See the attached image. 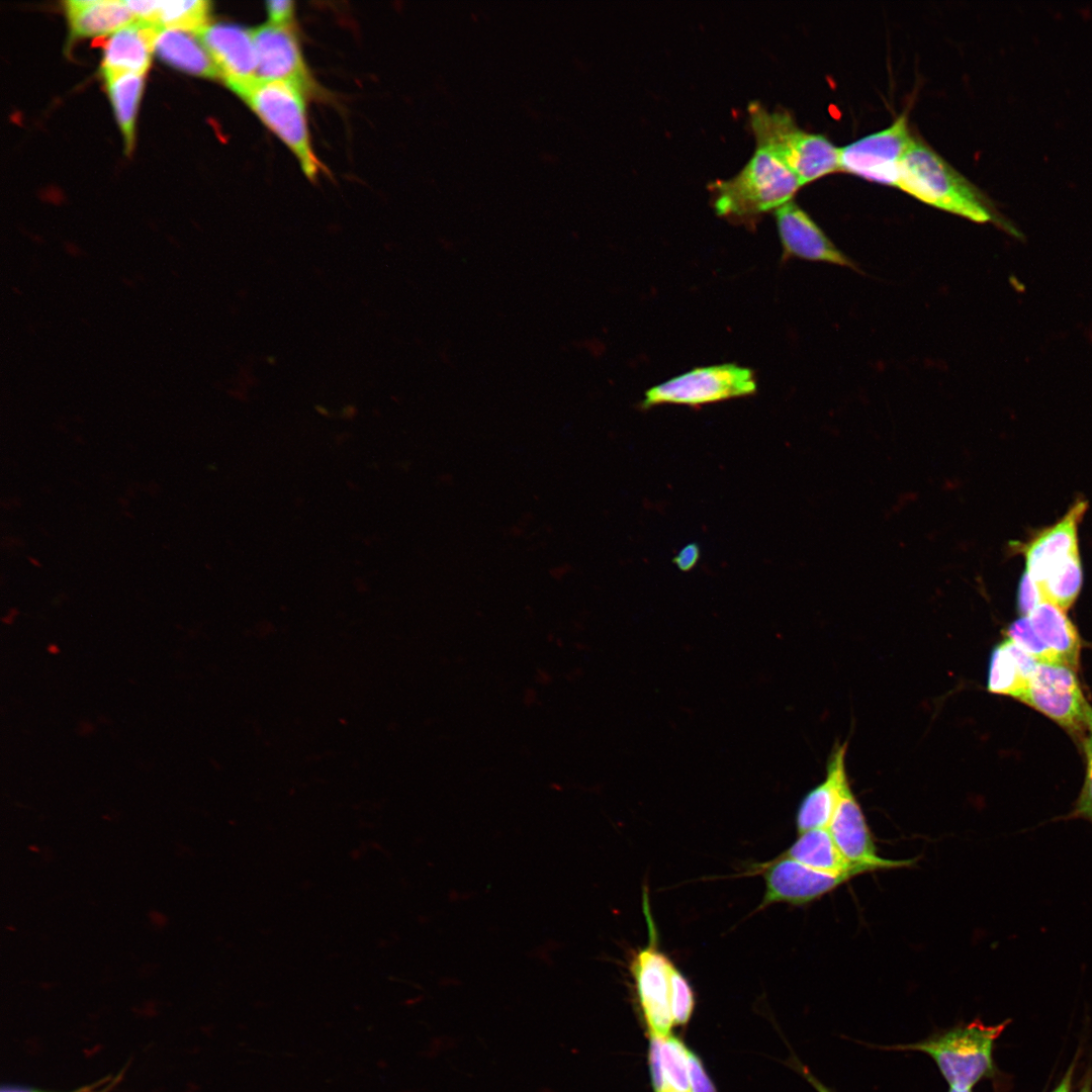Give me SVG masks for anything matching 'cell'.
Wrapping results in <instances>:
<instances>
[{"label": "cell", "instance_id": "obj_1", "mask_svg": "<svg viewBox=\"0 0 1092 1092\" xmlns=\"http://www.w3.org/2000/svg\"><path fill=\"white\" fill-rule=\"evenodd\" d=\"M896 187L941 210L976 222L991 221L1018 239L1022 237L968 180L914 136L901 159Z\"/></svg>", "mask_w": 1092, "mask_h": 1092}, {"label": "cell", "instance_id": "obj_2", "mask_svg": "<svg viewBox=\"0 0 1092 1092\" xmlns=\"http://www.w3.org/2000/svg\"><path fill=\"white\" fill-rule=\"evenodd\" d=\"M748 112L757 148L783 162L802 186L839 170V148L822 134L798 127L787 111H769L753 101Z\"/></svg>", "mask_w": 1092, "mask_h": 1092}, {"label": "cell", "instance_id": "obj_3", "mask_svg": "<svg viewBox=\"0 0 1092 1092\" xmlns=\"http://www.w3.org/2000/svg\"><path fill=\"white\" fill-rule=\"evenodd\" d=\"M1008 1022L986 1025L976 1019L922 1041L883 1049L924 1053L935 1062L949 1087L972 1089L993 1073V1045Z\"/></svg>", "mask_w": 1092, "mask_h": 1092}, {"label": "cell", "instance_id": "obj_4", "mask_svg": "<svg viewBox=\"0 0 1092 1092\" xmlns=\"http://www.w3.org/2000/svg\"><path fill=\"white\" fill-rule=\"evenodd\" d=\"M797 176L771 153L756 148L734 177L713 184L715 209L724 216H748L777 209L801 187Z\"/></svg>", "mask_w": 1092, "mask_h": 1092}, {"label": "cell", "instance_id": "obj_5", "mask_svg": "<svg viewBox=\"0 0 1092 1092\" xmlns=\"http://www.w3.org/2000/svg\"><path fill=\"white\" fill-rule=\"evenodd\" d=\"M235 93L284 142L299 161L304 174L313 179L322 165L310 143L305 93L287 82L262 80H254Z\"/></svg>", "mask_w": 1092, "mask_h": 1092}, {"label": "cell", "instance_id": "obj_6", "mask_svg": "<svg viewBox=\"0 0 1092 1092\" xmlns=\"http://www.w3.org/2000/svg\"><path fill=\"white\" fill-rule=\"evenodd\" d=\"M755 391L756 381L750 369L725 363L695 368L651 387L641 405L644 408L667 403L696 406Z\"/></svg>", "mask_w": 1092, "mask_h": 1092}, {"label": "cell", "instance_id": "obj_7", "mask_svg": "<svg viewBox=\"0 0 1092 1092\" xmlns=\"http://www.w3.org/2000/svg\"><path fill=\"white\" fill-rule=\"evenodd\" d=\"M1018 701L1045 715L1083 742L1092 715L1076 670L1062 663H1037Z\"/></svg>", "mask_w": 1092, "mask_h": 1092}, {"label": "cell", "instance_id": "obj_8", "mask_svg": "<svg viewBox=\"0 0 1092 1092\" xmlns=\"http://www.w3.org/2000/svg\"><path fill=\"white\" fill-rule=\"evenodd\" d=\"M643 909L648 924L649 942L633 954L630 973L650 1037L663 1038L669 1035L670 1028L674 1025L669 988V965L672 961L659 949L646 891L643 896Z\"/></svg>", "mask_w": 1092, "mask_h": 1092}, {"label": "cell", "instance_id": "obj_9", "mask_svg": "<svg viewBox=\"0 0 1092 1092\" xmlns=\"http://www.w3.org/2000/svg\"><path fill=\"white\" fill-rule=\"evenodd\" d=\"M912 139L902 114L889 127L839 148V170L896 186L901 159Z\"/></svg>", "mask_w": 1092, "mask_h": 1092}, {"label": "cell", "instance_id": "obj_10", "mask_svg": "<svg viewBox=\"0 0 1092 1092\" xmlns=\"http://www.w3.org/2000/svg\"><path fill=\"white\" fill-rule=\"evenodd\" d=\"M745 875H761L764 879L765 892L758 909L781 902L805 905L852 879L823 873L782 855L753 864Z\"/></svg>", "mask_w": 1092, "mask_h": 1092}, {"label": "cell", "instance_id": "obj_11", "mask_svg": "<svg viewBox=\"0 0 1092 1092\" xmlns=\"http://www.w3.org/2000/svg\"><path fill=\"white\" fill-rule=\"evenodd\" d=\"M827 829L843 856L866 873L907 868L915 862L914 859H888L878 854L864 814L848 780L840 789Z\"/></svg>", "mask_w": 1092, "mask_h": 1092}, {"label": "cell", "instance_id": "obj_12", "mask_svg": "<svg viewBox=\"0 0 1092 1092\" xmlns=\"http://www.w3.org/2000/svg\"><path fill=\"white\" fill-rule=\"evenodd\" d=\"M252 33L257 55L256 80L287 82L305 94L315 90L290 26L269 23L252 29Z\"/></svg>", "mask_w": 1092, "mask_h": 1092}, {"label": "cell", "instance_id": "obj_13", "mask_svg": "<svg viewBox=\"0 0 1092 1092\" xmlns=\"http://www.w3.org/2000/svg\"><path fill=\"white\" fill-rule=\"evenodd\" d=\"M196 34L230 89L235 92L256 80L257 55L251 29L237 24L209 23Z\"/></svg>", "mask_w": 1092, "mask_h": 1092}, {"label": "cell", "instance_id": "obj_14", "mask_svg": "<svg viewBox=\"0 0 1092 1092\" xmlns=\"http://www.w3.org/2000/svg\"><path fill=\"white\" fill-rule=\"evenodd\" d=\"M1087 508L1086 500H1077L1061 520L1036 533L1022 546L1025 573L1037 586L1055 567L1079 552L1078 527Z\"/></svg>", "mask_w": 1092, "mask_h": 1092}, {"label": "cell", "instance_id": "obj_15", "mask_svg": "<svg viewBox=\"0 0 1092 1092\" xmlns=\"http://www.w3.org/2000/svg\"><path fill=\"white\" fill-rule=\"evenodd\" d=\"M779 235L786 257L824 262L852 269L855 264L827 238L794 201L776 209Z\"/></svg>", "mask_w": 1092, "mask_h": 1092}, {"label": "cell", "instance_id": "obj_16", "mask_svg": "<svg viewBox=\"0 0 1092 1092\" xmlns=\"http://www.w3.org/2000/svg\"><path fill=\"white\" fill-rule=\"evenodd\" d=\"M161 30L158 25L136 19L112 33L104 44L102 75L121 72L145 75Z\"/></svg>", "mask_w": 1092, "mask_h": 1092}, {"label": "cell", "instance_id": "obj_17", "mask_svg": "<svg viewBox=\"0 0 1092 1092\" xmlns=\"http://www.w3.org/2000/svg\"><path fill=\"white\" fill-rule=\"evenodd\" d=\"M845 752L846 743L834 746L828 759L826 779L807 793L800 803L796 815V827L799 834L828 827L837 805L840 789L847 781Z\"/></svg>", "mask_w": 1092, "mask_h": 1092}, {"label": "cell", "instance_id": "obj_18", "mask_svg": "<svg viewBox=\"0 0 1092 1092\" xmlns=\"http://www.w3.org/2000/svg\"><path fill=\"white\" fill-rule=\"evenodd\" d=\"M63 4L73 36L112 34L136 20L124 1L69 0Z\"/></svg>", "mask_w": 1092, "mask_h": 1092}, {"label": "cell", "instance_id": "obj_19", "mask_svg": "<svg viewBox=\"0 0 1092 1092\" xmlns=\"http://www.w3.org/2000/svg\"><path fill=\"white\" fill-rule=\"evenodd\" d=\"M136 19L162 29L197 33L209 24L211 4L206 0L124 1Z\"/></svg>", "mask_w": 1092, "mask_h": 1092}, {"label": "cell", "instance_id": "obj_20", "mask_svg": "<svg viewBox=\"0 0 1092 1092\" xmlns=\"http://www.w3.org/2000/svg\"><path fill=\"white\" fill-rule=\"evenodd\" d=\"M1026 617L1038 638L1058 656L1061 663L1076 670L1079 666L1081 640L1067 612L1043 601Z\"/></svg>", "mask_w": 1092, "mask_h": 1092}, {"label": "cell", "instance_id": "obj_21", "mask_svg": "<svg viewBox=\"0 0 1092 1092\" xmlns=\"http://www.w3.org/2000/svg\"><path fill=\"white\" fill-rule=\"evenodd\" d=\"M154 52L163 62L183 72L221 80L211 56L194 32L162 29L157 36Z\"/></svg>", "mask_w": 1092, "mask_h": 1092}, {"label": "cell", "instance_id": "obj_22", "mask_svg": "<svg viewBox=\"0 0 1092 1092\" xmlns=\"http://www.w3.org/2000/svg\"><path fill=\"white\" fill-rule=\"evenodd\" d=\"M1037 663L1009 639L1002 641L991 653L988 691L1018 700L1027 689Z\"/></svg>", "mask_w": 1092, "mask_h": 1092}, {"label": "cell", "instance_id": "obj_23", "mask_svg": "<svg viewBox=\"0 0 1092 1092\" xmlns=\"http://www.w3.org/2000/svg\"><path fill=\"white\" fill-rule=\"evenodd\" d=\"M780 855L832 875L853 878L867 874L843 856L827 828L813 829L799 834L795 842Z\"/></svg>", "mask_w": 1092, "mask_h": 1092}, {"label": "cell", "instance_id": "obj_24", "mask_svg": "<svg viewBox=\"0 0 1092 1092\" xmlns=\"http://www.w3.org/2000/svg\"><path fill=\"white\" fill-rule=\"evenodd\" d=\"M144 76L130 72L103 74L106 91L112 102L127 155L131 153L133 147L134 120L144 86Z\"/></svg>", "mask_w": 1092, "mask_h": 1092}, {"label": "cell", "instance_id": "obj_25", "mask_svg": "<svg viewBox=\"0 0 1092 1092\" xmlns=\"http://www.w3.org/2000/svg\"><path fill=\"white\" fill-rule=\"evenodd\" d=\"M1083 583L1079 552L1055 567L1039 584L1043 601L1068 611L1075 603Z\"/></svg>", "mask_w": 1092, "mask_h": 1092}, {"label": "cell", "instance_id": "obj_26", "mask_svg": "<svg viewBox=\"0 0 1092 1092\" xmlns=\"http://www.w3.org/2000/svg\"><path fill=\"white\" fill-rule=\"evenodd\" d=\"M664 1085L678 1092H691L688 1072L689 1049L674 1036L658 1038Z\"/></svg>", "mask_w": 1092, "mask_h": 1092}, {"label": "cell", "instance_id": "obj_27", "mask_svg": "<svg viewBox=\"0 0 1092 1092\" xmlns=\"http://www.w3.org/2000/svg\"><path fill=\"white\" fill-rule=\"evenodd\" d=\"M1006 635L1007 639L1033 657L1038 663H1061L1058 656L1038 638L1028 617L1021 616L1013 621L1008 626Z\"/></svg>", "mask_w": 1092, "mask_h": 1092}, {"label": "cell", "instance_id": "obj_28", "mask_svg": "<svg viewBox=\"0 0 1092 1092\" xmlns=\"http://www.w3.org/2000/svg\"><path fill=\"white\" fill-rule=\"evenodd\" d=\"M670 1009L674 1025L689 1022L695 1008V993L673 962L669 965Z\"/></svg>", "mask_w": 1092, "mask_h": 1092}, {"label": "cell", "instance_id": "obj_29", "mask_svg": "<svg viewBox=\"0 0 1092 1092\" xmlns=\"http://www.w3.org/2000/svg\"><path fill=\"white\" fill-rule=\"evenodd\" d=\"M1082 744L1086 755L1085 780L1076 805L1069 816L1083 818L1092 823V715Z\"/></svg>", "mask_w": 1092, "mask_h": 1092}, {"label": "cell", "instance_id": "obj_30", "mask_svg": "<svg viewBox=\"0 0 1092 1092\" xmlns=\"http://www.w3.org/2000/svg\"><path fill=\"white\" fill-rule=\"evenodd\" d=\"M1041 602L1042 595L1032 578L1023 573L1018 587L1017 607L1021 616H1028Z\"/></svg>", "mask_w": 1092, "mask_h": 1092}, {"label": "cell", "instance_id": "obj_31", "mask_svg": "<svg viewBox=\"0 0 1092 1092\" xmlns=\"http://www.w3.org/2000/svg\"><path fill=\"white\" fill-rule=\"evenodd\" d=\"M688 1072L691 1092H716L701 1059L689 1051Z\"/></svg>", "mask_w": 1092, "mask_h": 1092}, {"label": "cell", "instance_id": "obj_32", "mask_svg": "<svg viewBox=\"0 0 1092 1092\" xmlns=\"http://www.w3.org/2000/svg\"><path fill=\"white\" fill-rule=\"evenodd\" d=\"M270 23L278 26H290L294 16V3L289 0H272L266 3Z\"/></svg>", "mask_w": 1092, "mask_h": 1092}, {"label": "cell", "instance_id": "obj_33", "mask_svg": "<svg viewBox=\"0 0 1092 1092\" xmlns=\"http://www.w3.org/2000/svg\"><path fill=\"white\" fill-rule=\"evenodd\" d=\"M699 558L700 548L698 544L691 543L678 551L673 558V562L680 570L689 571L697 564Z\"/></svg>", "mask_w": 1092, "mask_h": 1092}, {"label": "cell", "instance_id": "obj_34", "mask_svg": "<svg viewBox=\"0 0 1092 1092\" xmlns=\"http://www.w3.org/2000/svg\"><path fill=\"white\" fill-rule=\"evenodd\" d=\"M1074 1064H1072L1060 1084L1052 1092H1071Z\"/></svg>", "mask_w": 1092, "mask_h": 1092}, {"label": "cell", "instance_id": "obj_35", "mask_svg": "<svg viewBox=\"0 0 1092 1092\" xmlns=\"http://www.w3.org/2000/svg\"><path fill=\"white\" fill-rule=\"evenodd\" d=\"M799 1068H800V1071L802 1072L803 1076L816 1089L817 1092H834V1091L830 1090L828 1087H826L823 1083H821L818 1079H816L808 1071V1069H806V1067H801L800 1066Z\"/></svg>", "mask_w": 1092, "mask_h": 1092}, {"label": "cell", "instance_id": "obj_36", "mask_svg": "<svg viewBox=\"0 0 1092 1092\" xmlns=\"http://www.w3.org/2000/svg\"><path fill=\"white\" fill-rule=\"evenodd\" d=\"M98 1086L99 1085H90V1086H87V1087L80 1088V1089H78L76 1091H73V1092H99ZM2 1092H40V1091L26 1090V1089H16V1088L15 1089H10L9 1088V1089L3 1090Z\"/></svg>", "mask_w": 1092, "mask_h": 1092}, {"label": "cell", "instance_id": "obj_37", "mask_svg": "<svg viewBox=\"0 0 1092 1092\" xmlns=\"http://www.w3.org/2000/svg\"><path fill=\"white\" fill-rule=\"evenodd\" d=\"M948 1092H972V1089H959L949 1087Z\"/></svg>", "mask_w": 1092, "mask_h": 1092}, {"label": "cell", "instance_id": "obj_38", "mask_svg": "<svg viewBox=\"0 0 1092 1092\" xmlns=\"http://www.w3.org/2000/svg\"><path fill=\"white\" fill-rule=\"evenodd\" d=\"M1080 1092H1091L1090 1083H1086V1085L1082 1087Z\"/></svg>", "mask_w": 1092, "mask_h": 1092}, {"label": "cell", "instance_id": "obj_39", "mask_svg": "<svg viewBox=\"0 0 1092 1092\" xmlns=\"http://www.w3.org/2000/svg\"><path fill=\"white\" fill-rule=\"evenodd\" d=\"M660 1092H678L668 1086H665Z\"/></svg>", "mask_w": 1092, "mask_h": 1092}]
</instances>
